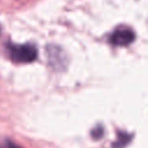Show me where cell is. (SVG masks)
Wrapping results in <instances>:
<instances>
[{
    "instance_id": "obj_3",
    "label": "cell",
    "mask_w": 148,
    "mask_h": 148,
    "mask_svg": "<svg viewBox=\"0 0 148 148\" xmlns=\"http://www.w3.org/2000/svg\"><path fill=\"white\" fill-rule=\"evenodd\" d=\"M47 54H49V61L52 67L56 69H62L65 66V54L64 52L57 47V46H49L47 47Z\"/></svg>"
},
{
    "instance_id": "obj_6",
    "label": "cell",
    "mask_w": 148,
    "mask_h": 148,
    "mask_svg": "<svg viewBox=\"0 0 148 148\" xmlns=\"http://www.w3.org/2000/svg\"><path fill=\"white\" fill-rule=\"evenodd\" d=\"M103 135V127L102 126H96L92 131H91V136L94 139H99Z\"/></svg>"
},
{
    "instance_id": "obj_5",
    "label": "cell",
    "mask_w": 148,
    "mask_h": 148,
    "mask_svg": "<svg viewBox=\"0 0 148 148\" xmlns=\"http://www.w3.org/2000/svg\"><path fill=\"white\" fill-rule=\"evenodd\" d=\"M0 148H23V147L18 146L17 143L13 142L9 139H5V140L0 141Z\"/></svg>"
},
{
    "instance_id": "obj_4",
    "label": "cell",
    "mask_w": 148,
    "mask_h": 148,
    "mask_svg": "<svg viewBox=\"0 0 148 148\" xmlns=\"http://www.w3.org/2000/svg\"><path fill=\"white\" fill-rule=\"evenodd\" d=\"M131 138H132V135H130L128 133L119 132L118 133V136H117V140L114 141L112 148H124L131 141Z\"/></svg>"
},
{
    "instance_id": "obj_2",
    "label": "cell",
    "mask_w": 148,
    "mask_h": 148,
    "mask_svg": "<svg viewBox=\"0 0 148 148\" xmlns=\"http://www.w3.org/2000/svg\"><path fill=\"white\" fill-rule=\"evenodd\" d=\"M135 39V34L131 28L119 27L110 36V42L117 46H127Z\"/></svg>"
},
{
    "instance_id": "obj_1",
    "label": "cell",
    "mask_w": 148,
    "mask_h": 148,
    "mask_svg": "<svg viewBox=\"0 0 148 148\" xmlns=\"http://www.w3.org/2000/svg\"><path fill=\"white\" fill-rule=\"evenodd\" d=\"M8 53L16 64H29L36 60L37 49L32 44H9Z\"/></svg>"
}]
</instances>
